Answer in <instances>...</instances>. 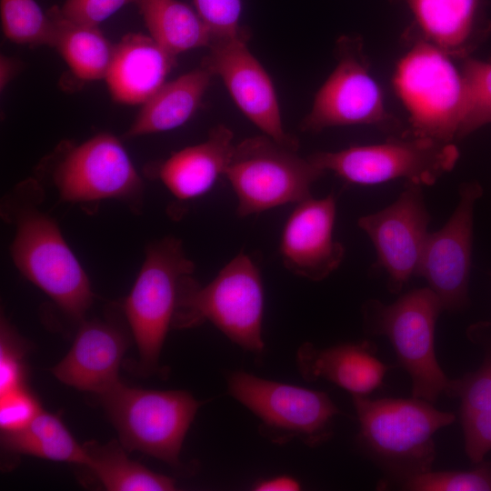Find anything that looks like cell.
Segmentation results:
<instances>
[{
	"label": "cell",
	"instance_id": "1",
	"mask_svg": "<svg viewBox=\"0 0 491 491\" xmlns=\"http://www.w3.org/2000/svg\"><path fill=\"white\" fill-rule=\"evenodd\" d=\"M43 190L23 182L2 203V215L15 225L10 253L18 271L65 314L83 321L93 303L89 278L54 217L38 206Z\"/></svg>",
	"mask_w": 491,
	"mask_h": 491
},
{
	"label": "cell",
	"instance_id": "2",
	"mask_svg": "<svg viewBox=\"0 0 491 491\" xmlns=\"http://www.w3.org/2000/svg\"><path fill=\"white\" fill-rule=\"evenodd\" d=\"M359 423L357 443L364 453L401 486L432 470L434 435L455 421V415L416 398L370 399L353 396Z\"/></svg>",
	"mask_w": 491,
	"mask_h": 491
},
{
	"label": "cell",
	"instance_id": "3",
	"mask_svg": "<svg viewBox=\"0 0 491 491\" xmlns=\"http://www.w3.org/2000/svg\"><path fill=\"white\" fill-rule=\"evenodd\" d=\"M264 288L258 267L245 253L229 261L206 286L193 276L185 282L173 326L188 328L214 324L243 349L264 350Z\"/></svg>",
	"mask_w": 491,
	"mask_h": 491
},
{
	"label": "cell",
	"instance_id": "4",
	"mask_svg": "<svg viewBox=\"0 0 491 491\" xmlns=\"http://www.w3.org/2000/svg\"><path fill=\"white\" fill-rule=\"evenodd\" d=\"M426 40L400 59L394 87L410 116L414 136L446 143L456 138L468 109V89L461 67Z\"/></svg>",
	"mask_w": 491,
	"mask_h": 491
},
{
	"label": "cell",
	"instance_id": "5",
	"mask_svg": "<svg viewBox=\"0 0 491 491\" xmlns=\"http://www.w3.org/2000/svg\"><path fill=\"white\" fill-rule=\"evenodd\" d=\"M444 311L428 286L411 290L392 304L370 299L363 306L364 325L372 335L385 336L412 383V396L435 402L450 396L452 379L439 366L435 349L436 324Z\"/></svg>",
	"mask_w": 491,
	"mask_h": 491
},
{
	"label": "cell",
	"instance_id": "6",
	"mask_svg": "<svg viewBox=\"0 0 491 491\" xmlns=\"http://www.w3.org/2000/svg\"><path fill=\"white\" fill-rule=\"evenodd\" d=\"M326 172L297 149L261 135L235 145L225 176L237 198V214L248 216L311 197Z\"/></svg>",
	"mask_w": 491,
	"mask_h": 491
},
{
	"label": "cell",
	"instance_id": "7",
	"mask_svg": "<svg viewBox=\"0 0 491 491\" xmlns=\"http://www.w3.org/2000/svg\"><path fill=\"white\" fill-rule=\"evenodd\" d=\"M122 446L179 465V454L200 403L185 391L130 387L120 381L98 395Z\"/></svg>",
	"mask_w": 491,
	"mask_h": 491
},
{
	"label": "cell",
	"instance_id": "8",
	"mask_svg": "<svg viewBox=\"0 0 491 491\" xmlns=\"http://www.w3.org/2000/svg\"><path fill=\"white\" fill-rule=\"evenodd\" d=\"M194 271L195 265L186 256L180 239L166 236L147 246L141 269L124 304L141 364L147 371L158 364L183 286Z\"/></svg>",
	"mask_w": 491,
	"mask_h": 491
},
{
	"label": "cell",
	"instance_id": "9",
	"mask_svg": "<svg viewBox=\"0 0 491 491\" xmlns=\"http://www.w3.org/2000/svg\"><path fill=\"white\" fill-rule=\"evenodd\" d=\"M308 158L347 183L376 185L403 178L423 186L435 184L451 171L459 151L452 143L411 135L336 152H316Z\"/></svg>",
	"mask_w": 491,
	"mask_h": 491
},
{
	"label": "cell",
	"instance_id": "10",
	"mask_svg": "<svg viewBox=\"0 0 491 491\" xmlns=\"http://www.w3.org/2000/svg\"><path fill=\"white\" fill-rule=\"evenodd\" d=\"M229 394L261 421L263 434L285 444L298 438L309 446L326 442L334 434V419L341 412L326 392L235 372L228 378Z\"/></svg>",
	"mask_w": 491,
	"mask_h": 491
},
{
	"label": "cell",
	"instance_id": "11",
	"mask_svg": "<svg viewBox=\"0 0 491 491\" xmlns=\"http://www.w3.org/2000/svg\"><path fill=\"white\" fill-rule=\"evenodd\" d=\"M64 202L81 206L115 199L135 212L143 205L144 184L121 141L98 134L63 153L51 173Z\"/></svg>",
	"mask_w": 491,
	"mask_h": 491
},
{
	"label": "cell",
	"instance_id": "12",
	"mask_svg": "<svg viewBox=\"0 0 491 491\" xmlns=\"http://www.w3.org/2000/svg\"><path fill=\"white\" fill-rule=\"evenodd\" d=\"M337 64L317 91L300 129L319 133L335 126L372 125L386 131L398 127L386 110L381 89L369 71L357 37L342 36L336 45Z\"/></svg>",
	"mask_w": 491,
	"mask_h": 491
},
{
	"label": "cell",
	"instance_id": "13",
	"mask_svg": "<svg viewBox=\"0 0 491 491\" xmlns=\"http://www.w3.org/2000/svg\"><path fill=\"white\" fill-rule=\"evenodd\" d=\"M429 221L422 185L411 182L390 205L358 219L375 246L377 266L387 275L390 292H400L416 276Z\"/></svg>",
	"mask_w": 491,
	"mask_h": 491
},
{
	"label": "cell",
	"instance_id": "14",
	"mask_svg": "<svg viewBox=\"0 0 491 491\" xmlns=\"http://www.w3.org/2000/svg\"><path fill=\"white\" fill-rule=\"evenodd\" d=\"M249 38L213 41L202 65L221 78L237 107L264 135L298 149L297 138L284 127L270 76L247 47Z\"/></svg>",
	"mask_w": 491,
	"mask_h": 491
},
{
	"label": "cell",
	"instance_id": "15",
	"mask_svg": "<svg viewBox=\"0 0 491 491\" xmlns=\"http://www.w3.org/2000/svg\"><path fill=\"white\" fill-rule=\"evenodd\" d=\"M458 204L442 228L428 233L416 276L440 299L444 310L456 311L467 303L471 268L473 212L482 195L476 182L459 187Z\"/></svg>",
	"mask_w": 491,
	"mask_h": 491
},
{
	"label": "cell",
	"instance_id": "16",
	"mask_svg": "<svg viewBox=\"0 0 491 491\" xmlns=\"http://www.w3.org/2000/svg\"><path fill=\"white\" fill-rule=\"evenodd\" d=\"M336 211L333 194L296 204L280 241L283 264L292 274L321 281L339 267L345 248L334 238Z\"/></svg>",
	"mask_w": 491,
	"mask_h": 491
},
{
	"label": "cell",
	"instance_id": "17",
	"mask_svg": "<svg viewBox=\"0 0 491 491\" xmlns=\"http://www.w3.org/2000/svg\"><path fill=\"white\" fill-rule=\"evenodd\" d=\"M126 346L125 335L115 325L83 320L70 350L52 372L66 386L100 395L119 381Z\"/></svg>",
	"mask_w": 491,
	"mask_h": 491
},
{
	"label": "cell",
	"instance_id": "18",
	"mask_svg": "<svg viewBox=\"0 0 491 491\" xmlns=\"http://www.w3.org/2000/svg\"><path fill=\"white\" fill-rule=\"evenodd\" d=\"M371 341L344 343L317 348L303 344L296 353L297 367L306 381L326 379L352 394L366 396L383 386L389 366L376 356Z\"/></svg>",
	"mask_w": 491,
	"mask_h": 491
},
{
	"label": "cell",
	"instance_id": "19",
	"mask_svg": "<svg viewBox=\"0 0 491 491\" xmlns=\"http://www.w3.org/2000/svg\"><path fill=\"white\" fill-rule=\"evenodd\" d=\"M175 61L150 35L126 34L115 45L105 78L112 98L125 105L145 104L165 83Z\"/></svg>",
	"mask_w": 491,
	"mask_h": 491
},
{
	"label": "cell",
	"instance_id": "20",
	"mask_svg": "<svg viewBox=\"0 0 491 491\" xmlns=\"http://www.w3.org/2000/svg\"><path fill=\"white\" fill-rule=\"evenodd\" d=\"M235 145L231 129L219 125L202 143L185 147L163 161L157 176L177 201L199 197L225 175Z\"/></svg>",
	"mask_w": 491,
	"mask_h": 491
},
{
	"label": "cell",
	"instance_id": "21",
	"mask_svg": "<svg viewBox=\"0 0 491 491\" xmlns=\"http://www.w3.org/2000/svg\"><path fill=\"white\" fill-rule=\"evenodd\" d=\"M426 41L452 57L465 58L481 42L479 0H407Z\"/></svg>",
	"mask_w": 491,
	"mask_h": 491
},
{
	"label": "cell",
	"instance_id": "22",
	"mask_svg": "<svg viewBox=\"0 0 491 491\" xmlns=\"http://www.w3.org/2000/svg\"><path fill=\"white\" fill-rule=\"evenodd\" d=\"M214 75L205 67L165 82L145 104L125 134L127 138L173 130L195 113Z\"/></svg>",
	"mask_w": 491,
	"mask_h": 491
},
{
	"label": "cell",
	"instance_id": "23",
	"mask_svg": "<svg viewBox=\"0 0 491 491\" xmlns=\"http://www.w3.org/2000/svg\"><path fill=\"white\" fill-rule=\"evenodd\" d=\"M54 25V44L73 74L79 79H105L109 70L115 45L98 26L79 25L66 19L58 6L47 12Z\"/></svg>",
	"mask_w": 491,
	"mask_h": 491
},
{
	"label": "cell",
	"instance_id": "24",
	"mask_svg": "<svg viewBox=\"0 0 491 491\" xmlns=\"http://www.w3.org/2000/svg\"><path fill=\"white\" fill-rule=\"evenodd\" d=\"M149 35L174 56L200 47H208L210 31L195 9L179 0L137 2Z\"/></svg>",
	"mask_w": 491,
	"mask_h": 491
},
{
	"label": "cell",
	"instance_id": "25",
	"mask_svg": "<svg viewBox=\"0 0 491 491\" xmlns=\"http://www.w3.org/2000/svg\"><path fill=\"white\" fill-rule=\"evenodd\" d=\"M1 444L12 453L85 466L89 462L84 445L77 443L57 416L43 409L25 427L2 432Z\"/></svg>",
	"mask_w": 491,
	"mask_h": 491
},
{
	"label": "cell",
	"instance_id": "26",
	"mask_svg": "<svg viewBox=\"0 0 491 491\" xmlns=\"http://www.w3.org/2000/svg\"><path fill=\"white\" fill-rule=\"evenodd\" d=\"M450 396L461 401L466 453L480 463L491 450V357L476 372L452 379Z\"/></svg>",
	"mask_w": 491,
	"mask_h": 491
},
{
	"label": "cell",
	"instance_id": "27",
	"mask_svg": "<svg viewBox=\"0 0 491 491\" xmlns=\"http://www.w3.org/2000/svg\"><path fill=\"white\" fill-rule=\"evenodd\" d=\"M88 467L110 491H170L175 489L173 478L153 472L127 457L116 443L104 446L84 445Z\"/></svg>",
	"mask_w": 491,
	"mask_h": 491
},
{
	"label": "cell",
	"instance_id": "28",
	"mask_svg": "<svg viewBox=\"0 0 491 491\" xmlns=\"http://www.w3.org/2000/svg\"><path fill=\"white\" fill-rule=\"evenodd\" d=\"M0 14L4 35L10 41L53 47V22L35 0H0Z\"/></svg>",
	"mask_w": 491,
	"mask_h": 491
},
{
	"label": "cell",
	"instance_id": "29",
	"mask_svg": "<svg viewBox=\"0 0 491 491\" xmlns=\"http://www.w3.org/2000/svg\"><path fill=\"white\" fill-rule=\"evenodd\" d=\"M461 69L468 89V109L456 138L491 123V60L466 56Z\"/></svg>",
	"mask_w": 491,
	"mask_h": 491
},
{
	"label": "cell",
	"instance_id": "30",
	"mask_svg": "<svg viewBox=\"0 0 491 491\" xmlns=\"http://www.w3.org/2000/svg\"><path fill=\"white\" fill-rule=\"evenodd\" d=\"M401 487L412 491H491V465L468 471L430 470L407 480Z\"/></svg>",
	"mask_w": 491,
	"mask_h": 491
},
{
	"label": "cell",
	"instance_id": "31",
	"mask_svg": "<svg viewBox=\"0 0 491 491\" xmlns=\"http://www.w3.org/2000/svg\"><path fill=\"white\" fill-rule=\"evenodd\" d=\"M195 9L210 31L212 41L250 37L241 25V0H193Z\"/></svg>",
	"mask_w": 491,
	"mask_h": 491
},
{
	"label": "cell",
	"instance_id": "32",
	"mask_svg": "<svg viewBox=\"0 0 491 491\" xmlns=\"http://www.w3.org/2000/svg\"><path fill=\"white\" fill-rule=\"evenodd\" d=\"M41 410L38 400L25 386L0 395L1 431L25 427Z\"/></svg>",
	"mask_w": 491,
	"mask_h": 491
},
{
	"label": "cell",
	"instance_id": "33",
	"mask_svg": "<svg viewBox=\"0 0 491 491\" xmlns=\"http://www.w3.org/2000/svg\"><path fill=\"white\" fill-rule=\"evenodd\" d=\"M10 326L1 321L0 395L25 386V368L22 355Z\"/></svg>",
	"mask_w": 491,
	"mask_h": 491
},
{
	"label": "cell",
	"instance_id": "34",
	"mask_svg": "<svg viewBox=\"0 0 491 491\" xmlns=\"http://www.w3.org/2000/svg\"><path fill=\"white\" fill-rule=\"evenodd\" d=\"M139 0H65L59 7L68 20L84 25L98 26L123 6Z\"/></svg>",
	"mask_w": 491,
	"mask_h": 491
},
{
	"label": "cell",
	"instance_id": "35",
	"mask_svg": "<svg viewBox=\"0 0 491 491\" xmlns=\"http://www.w3.org/2000/svg\"><path fill=\"white\" fill-rule=\"evenodd\" d=\"M300 489L298 481L288 476H279L259 481L255 490L259 491H295Z\"/></svg>",
	"mask_w": 491,
	"mask_h": 491
},
{
	"label": "cell",
	"instance_id": "36",
	"mask_svg": "<svg viewBox=\"0 0 491 491\" xmlns=\"http://www.w3.org/2000/svg\"><path fill=\"white\" fill-rule=\"evenodd\" d=\"M20 69V62L5 55L0 56V90L3 92Z\"/></svg>",
	"mask_w": 491,
	"mask_h": 491
}]
</instances>
